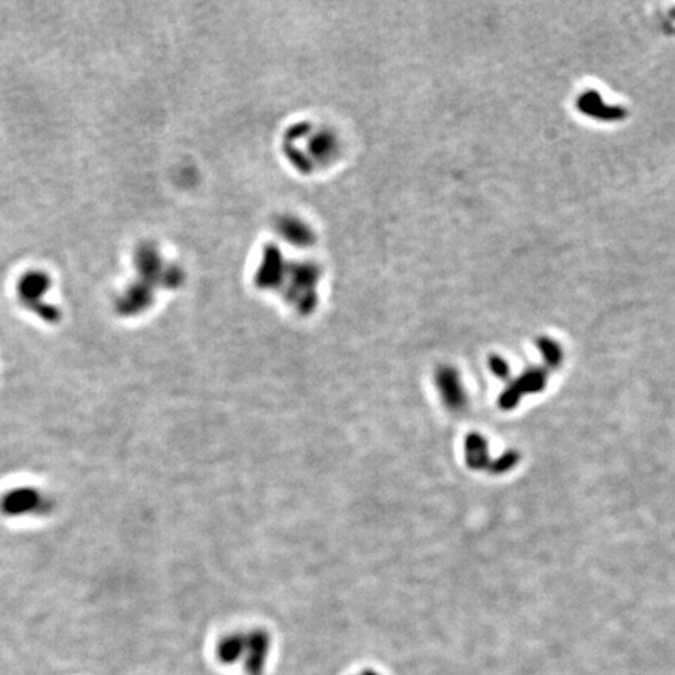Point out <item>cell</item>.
<instances>
[{
	"instance_id": "cell-1",
	"label": "cell",
	"mask_w": 675,
	"mask_h": 675,
	"mask_svg": "<svg viewBox=\"0 0 675 675\" xmlns=\"http://www.w3.org/2000/svg\"><path fill=\"white\" fill-rule=\"evenodd\" d=\"M52 289V277L45 271L31 269L23 272L18 280V296L27 308L33 310L44 303V296Z\"/></svg>"
},
{
	"instance_id": "cell-2",
	"label": "cell",
	"mask_w": 675,
	"mask_h": 675,
	"mask_svg": "<svg viewBox=\"0 0 675 675\" xmlns=\"http://www.w3.org/2000/svg\"><path fill=\"white\" fill-rule=\"evenodd\" d=\"M133 263H135V269L138 272V276L141 280L146 281V284L152 285H161L163 280V274L166 271L164 264L161 261V256L158 249H156L153 244H141L135 250V256H133Z\"/></svg>"
},
{
	"instance_id": "cell-3",
	"label": "cell",
	"mask_w": 675,
	"mask_h": 675,
	"mask_svg": "<svg viewBox=\"0 0 675 675\" xmlns=\"http://www.w3.org/2000/svg\"><path fill=\"white\" fill-rule=\"evenodd\" d=\"M153 301V286L139 280L129 285L125 291L117 297L116 308L124 316H135L147 310Z\"/></svg>"
},
{
	"instance_id": "cell-4",
	"label": "cell",
	"mask_w": 675,
	"mask_h": 675,
	"mask_svg": "<svg viewBox=\"0 0 675 675\" xmlns=\"http://www.w3.org/2000/svg\"><path fill=\"white\" fill-rule=\"evenodd\" d=\"M577 107L583 114L602 121L624 119L627 114L625 109H622L621 107L607 105L598 91H586L585 94H582L577 100Z\"/></svg>"
},
{
	"instance_id": "cell-5",
	"label": "cell",
	"mask_w": 675,
	"mask_h": 675,
	"mask_svg": "<svg viewBox=\"0 0 675 675\" xmlns=\"http://www.w3.org/2000/svg\"><path fill=\"white\" fill-rule=\"evenodd\" d=\"M546 384V374L543 371H530L527 374H524L517 383L514 384V388L521 392H538L544 388Z\"/></svg>"
},
{
	"instance_id": "cell-6",
	"label": "cell",
	"mask_w": 675,
	"mask_h": 675,
	"mask_svg": "<svg viewBox=\"0 0 675 675\" xmlns=\"http://www.w3.org/2000/svg\"><path fill=\"white\" fill-rule=\"evenodd\" d=\"M536 344H538L541 353H543V357L546 358L547 364H551V366H558L560 364V361L563 358V353H561V349H560L558 344H556L552 340H549V338H546V336L539 338V340L536 341Z\"/></svg>"
},
{
	"instance_id": "cell-7",
	"label": "cell",
	"mask_w": 675,
	"mask_h": 675,
	"mask_svg": "<svg viewBox=\"0 0 675 675\" xmlns=\"http://www.w3.org/2000/svg\"><path fill=\"white\" fill-rule=\"evenodd\" d=\"M491 366H492V369H494V372H496L499 377H507V374H508V366L505 364L504 360L492 358V360H491Z\"/></svg>"
}]
</instances>
